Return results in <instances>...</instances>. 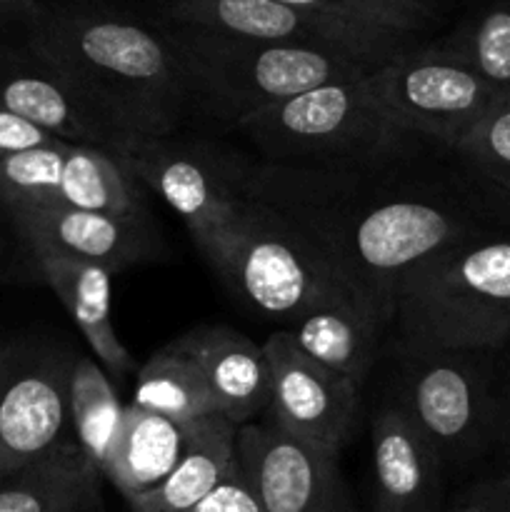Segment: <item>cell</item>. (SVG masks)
I'll return each instance as SVG.
<instances>
[{
	"instance_id": "7a4b0ae2",
	"label": "cell",
	"mask_w": 510,
	"mask_h": 512,
	"mask_svg": "<svg viewBox=\"0 0 510 512\" xmlns=\"http://www.w3.org/2000/svg\"><path fill=\"white\" fill-rule=\"evenodd\" d=\"M25 43L88 100L128 153L175 135L190 115L178 53L153 15L115 0H40Z\"/></svg>"
},
{
	"instance_id": "7402d4cb",
	"label": "cell",
	"mask_w": 510,
	"mask_h": 512,
	"mask_svg": "<svg viewBox=\"0 0 510 512\" xmlns=\"http://www.w3.org/2000/svg\"><path fill=\"white\" fill-rule=\"evenodd\" d=\"M185 428L140 405H125L123 423L113 440L103 478L118 488L125 500L153 490L168 478L183 453Z\"/></svg>"
},
{
	"instance_id": "83f0119b",
	"label": "cell",
	"mask_w": 510,
	"mask_h": 512,
	"mask_svg": "<svg viewBox=\"0 0 510 512\" xmlns=\"http://www.w3.org/2000/svg\"><path fill=\"white\" fill-rule=\"evenodd\" d=\"M438 45L498 93H510V0H483Z\"/></svg>"
},
{
	"instance_id": "52a82bcc",
	"label": "cell",
	"mask_w": 510,
	"mask_h": 512,
	"mask_svg": "<svg viewBox=\"0 0 510 512\" xmlns=\"http://www.w3.org/2000/svg\"><path fill=\"white\" fill-rule=\"evenodd\" d=\"M393 403L443 460L463 470L498 455L490 350H423L393 338Z\"/></svg>"
},
{
	"instance_id": "6da1fadb",
	"label": "cell",
	"mask_w": 510,
	"mask_h": 512,
	"mask_svg": "<svg viewBox=\"0 0 510 512\" xmlns=\"http://www.w3.org/2000/svg\"><path fill=\"white\" fill-rule=\"evenodd\" d=\"M365 170L255 163L250 198L278 213L345 283L395 318L405 275L483 230L458 205L420 190L373 185Z\"/></svg>"
},
{
	"instance_id": "3957f363",
	"label": "cell",
	"mask_w": 510,
	"mask_h": 512,
	"mask_svg": "<svg viewBox=\"0 0 510 512\" xmlns=\"http://www.w3.org/2000/svg\"><path fill=\"white\" fill-rule=\"evenodd\" d=\"M395 340L423 350L510 343V235L478 233L415 265L398 288Z\"/></svg>"
},
{
	"instance_id": "d6986e66",
	"label": "cell",
	"mask_w": 510,
	"mask_h": 512,
	"mask_svg": "<svg viewBox=\"0 0 510 512\" xmlns=\"http://www.w3.org/2000/svg\"><path fill=\"white\" fill-rule=\"evenodd\" d=\"M393 320L378 303L345 300L310 310L285 330H290L305 355L363 388Z\"/></svg>"
},
{
	"instance_id": "484cf974",
	"label": "cell",
	"mask_w": 510,
	"mask_h": 512,
	"mask_svg": "<svg viewBox=\"0 0 510 512\" xmlns=\"http://www.w3.org/2000/svg\"><path fill=\"white\" fill-rule=\"evenodd\" d=\"M133 405L180 425L218 413L203 370L178 340L163 345L138 370Z\"/></svg>"
},
{
	"instance_id": "9a60e30c",
	"label": "cell",
	"mask_w": 510,
	"mask_h": 512,
	"mask_svg": "<svg viewBox=\"0 0 510 512\" xmlns=\"http://www.w3.org/2000/svg\"><path fill=\"white\" fill-rule=\"evenodd\" d=\"M0 105L75 145H95L123 158V140L88 100L25 40L0 38Z\"/></svg>"
},
{
	"instance_id": "30bf717a",
	"label": "cell",
	"mask_w": 510,
	"mask_h": 512,
	"mask_svg": "<svg viewBox=\"0 0 510 512\" xmlns=\"http://www.w3.org/2000/svg\"><path fill=\"white\" fill-rule=\"evenodd\" d=\"M75 355L45 340L0 350V478L28 468L70 438L68 380Z\"/></svg>"
},
{
	"instance_id": "5bb4252c",
	"label": "cell",
	"mask_w": 510,
	"mask_h": 512,
	"mask_svg": "<svg viewBox=\"0 0 510 512\" xmlns=\"http://www.w3.org/2000/svg\"><path fill=\"white\" fill-rule=\"evenodd\" d=\"M0 218L28 253L63 255L100 265L113 275L158 255V235L148 218L90 213L68 205L8 210Z\"/></svg>"
},
{
	"instance_id": "836d02e7",
	"label": "cell",
	"mask_w": 510,
	"mask_h": 512,
	"mask_svg": "<svg viewBox=\"0 0 510 512\" xmlns=\"http://www.w3.org/2000/svg\"><path fill=\"white\" fill-rule=\"evenodd\" d=\"M443 512H500V508L495 505L493 495H490L488 483L480 480V483H473L465 490H460L450 503H445Z\"/></svg>"
},
{
	"instance_id": "7c38bea8",
	"label": "cell",
	"mask_w": 510,
	"mask_h": 512,
	"mask_svg": "<svg viewBox=\"0 0 510 512\" xmlns=\"http://www.w3.org/2000/svg\"><path fill=\"white\" fill-rule=\"evenodd\" d=\"M238 463L263 512H358L338 455L308 448L270 420L240 425Z\"/></svg>"
},
{
	"instance_id": "e575fe53",
	"label": "cell",
	"mask_w": 510,
	"mask_h": 512,
	"mask_svg": "<svg viewBox=\"0 0 510 512\" xmlns=\"http://www.w3.org/2000/svg\"><path fill=\"white\" fill-rule=\"evenodd\" d=\"M395 3H400L403 8L413 10L415 15H420L423 20H428L430 25L435 23V20L440 18V13H443L445 8H448L453 0H395Z\"/></svg>"
},
{
	"instance_id": "e0dca14e",
	"label": "cell",
	"mask_w": 510,
	"mask_h": 512,
	"mask_svg": "<svg viewBox=\"0 0 510 512\" xmlns=\"http://www.w3.org/2000/svg\"><path fill=\"white\" fill-rule=\"evenodd\" d=\"M175 340L200 365L223 418L240 428L265 413L270 373L263 345L228 325H198Z\"/></svg>"
},
{
	"instance_id": "8d00e7d4",
	"label": "cell",
	"mask_w": 510,
	"mask_h": 512,
	"mask_svg": "<svg viewBox=\"0 0 510 512\" xmlns=\"http://www.w3.org/2000/svg\"><path fill=\"white\" fill-rule=\"evenodd\" d=\"M5 220L0 218V275L8 270V263H10V240L8 235H5Z\"/></svg>"
},
{
	"instance_id": "ac0fdd59",
	"label": "cell",
	"mask_w": 510,
	"mask_h": 512,
	"mask_svg": "<svg viewBox=\"0 0 510 512\" xmlns=\"http://www.w3.org/2000/svg\"><path fill=\"white\" fill-rule=\"evenodd\" d=\"M40 280L55 293V298L68 310L70 320L85 343L90 355L103 365L110 380L123 383L135 370L133 355L118 338L113 323V278L110 270L93 263L63 258L50 253H30Z\"/></svg>"
},
{
	"instance_id": "2e32d148",
	"label": "cell",
	"mask_w": 510,
	"mask_h": 512,
	"mask_svg": "<svg viewBox=\"0 0 510 512\" xmlns=\"http://www.w3.org/2000/svg\"><path fill=\"white\" fill-rule=\"evenodd\" d=\"M370 475L375 512H443L445 470L410 420L383 403L370 418Z\"/></svg>"
},
{
	"instance_id": "1f68e13d",
	"label": "cell",
	"mask_w": 510,
	"mask_h": 512,
	"mask_svg": "<svg viewBox=\"0 0 510 512\" xmlns=\"http://www.w3.org/2000/svg\"><path fill=\"white\" fill-rule=\"evenodd\" d=\"M53 140H60V138L45 133L43 128L28 123L25 118L10 113L8 108L0 105V163H3L5 158H10V155L23 153V150H30V148H38V145H48L53 143Z\"/></svg>"
},
{
	"instance_id": "74e56055",
	"label": "cell",
	"mask_w": 510,
	"mask_h": 512,
	"mask_svg": "<svg viewBox=\"0 0 510 512\" xmlns=\"http://www.w3.org/2000/svg\"><path fill=\"white\" fill-rule=\"evenodd\" d=\"M140 3H145V5H150V10H160V8H165V5H170V3H175V0H140Z\"/></svg>"
},
{
	"instance_id": "277c9868",
	"label": "cell",
	"mask_w": 510,
	"mask_h": 512,
	"mask_svg": "<svg viewBox=\"0 0 510 512\" xmlns=\"http://www.w3.org/2000/svg\"><path fill=\"white\" fill-rule=\"evenodd\" d=\"M163 28L183 68L190 113L198 110L235 130L268 105L378 68L335 50L223 38L168 23Z\"/></svg>"
},
{
	"instance_id": "f546056e",
	"label": "cell",
	"mask_w": 510,
	"mask_h": 512,
	"mask_svg": "<svg viewBox=\"0 0 510 512\" xmlns=\"http://www.w3.org/2000/svg\"><path fill=\"white\" fill-rule=\"evenodd\" d=\"M185 512H263V508H260L258 495L250 488L248 478H245L243 468L235 458L223 480L198 505Z\"/></svg>"
},
{
	"instance_id": "ffe728a7",
	"label": "cell",
	"mask_w": 510,
	"mask_h": 512,
	"mask_svg": "<svg viewBox=\"0 0 510 512\" xmlns=\"http://www.w3.org/2000/svg\"><path fill=\"white\" fill-rule=\"evenodd\" d=\"M185 443L168 478L125 500L130 512H185L223 480L238 458V425L220 413L183 423Z\"/></svg>"
},
{
	"instance_id": "ba28073f",
	"label": "cell",
	"mask_w": 510,
	"mask_h": 512,
	"mask_svg": "<svg viewBox=\"0 0 510 512\" xmlns=\"http://www.w3.org/2000/svg\"><path fill=\"white\" fill-rule=\"evenodd\" d=\"M143 188L158 195L208 255L250 200L255 163L205 140L165 135L120 158Z\"/></svg>"
},
{
	"instance_id": "603a6c76",
	"label": "cell",
	"mask_w": 510,
	"mask_h": 512,
	"mask_svg": "<svg viewBox=\"0 0 510 512\" xmlns=\"http://www.w3.org/2000/svg\"><path fill=\"white\" fill-rule=\"evenodd\" d=\"M450 153L475 213L510 225V93Z\"/></svg>"
},
{
	"instance_id": "d4e9b609",
	"label": "cell",
	"mask_w": 510,
	"mask_h": 512,
	"mask_svg": "<svg viewBox=\"0 0 510 512\" xmlns=\"http://www.w3.org/2000/svg\"><path fill=\"white\" fill-rule=\"evenodd\" d=\"M125 405L120 403L113 380L93 355H75L68 380V428L70 440L83 458L103 478L113 440L123 423Z\"/></svg>"
},
{
	"instance_id": "5b68a950",
	"label": "cell",
	"mask_w": 510,
	"mask_h": 512,
	"mask_svg": "<svg viewBox=\"0 0 510 512\" xmlns=\"http://www.w3.org/2000/svg\"><path fill=\"white\" fill-rule=\"evenodd\" d=\"M368 75L268 105L240 123L238 133L255 145L260 163L278 168H383L398 158L408 138L380 113Z\"/></svg>"
},
{
	"instance_id": "8fae6325",
	"label": "cell",
	"mask_w": 510,
	"mask_h": 512,
	"mask_svg": "<svg viewBox=\"0 0 510 512\" xmlns=\"http://www.w3.org/2000/svg\"><path fill=\"white\" fill-rule=\"evenodd\" d=\"M263 350L270 373L265 420L308 448L340 455L358 420V385L305 355L285 328L270 333Z\"/></svg>"
},
{
	"instance_id": "d590c367",
	"label": "cell",
	"mask_w": 510,
	"mask_h": 512,
	"mask_svg": "<svg viewBox=\"0 0 510 512\" xmlns=\"http://www.w3.org/2000/svg\"><path fill=\"white\" fill-rule=\"evenodd\" d=\"M485 483H488L490 495H493L500 512H510V470L495 475V478H488Z\"/></svg>"
},
{
	"instance_id": "d6a6232c",
	"label": "cell",
	"mask_w": 510,
	"mask_h": 512,
	"mask_svg": "<svg viewBox=\"0 0 510 512\" xmlns=\"http://www.w3.org/2000/svg\"><path fill=\"white\" fill-rule=\"evenodd\" d=\"M40 0H0V38L25 40L38 18Z\"/></svg>"
},
{
	"instance_id": "cb8c5ba5",
	"label": "cell",
	"mask_w": 510,
	"mask_h": 512,
	"mask_svg": "<svg viewBox=\"0 0 510 512\" xmlns=\"http://www.w3.org/2000/svg\"><path fill=\"white\" fill-rule=\"evenodd\" d=\"M55 205L123 218H148L143 185L118 155L95 145H70Z\"/></svg>"
},
{
	"instance_id": "44dd1931",
	"label": "cell",
	"mask_w": 510,
	"mask_h": 512,
	"mask_svg": "<svg viewBox=\"0 0 510 512\" xmlns=\"http://www.w3.org/2000/svg\"><path fill=\"white\" fill-rule=\"evenodd\" d=\"M100 503V473L73 440L28 468L0 478V512H93Z\"/></svg>"
},
{
	"instance_id": "4316f807",
	"label": "cell",
	"mask_w": 510,
	"mask_h": 512,
	"mask_svg": "<svg viewBox=\"0 0 510 512\" xmlns=\"http://www.w3.org/2000/svg\"><path fill=\"white\" fill-rule=\"evenodd\" d=\"M280 3L328 20L393 55L413 48L418 33L430 25L428 20L395 0H280Z\"/></svg>"
},
{
	"instance_id": "8992f818",
	"label": "cell",
	"mask_w": 510,
	"mask_h": 512,
	"mask_svg": "<svg viewBox=\"0 0 510 512\" xmlns=\"http://www.w3.org/2000/svg\"><path fill=\"white\" fill-rule=\"evenodd\" d=\"M203 258L235 300L285 328L325 305L370 300L345 283L278 213L253 198Z\"/></svg>"
},
{
	"instance_id": "4dcf8cb0",
	"label": "cell",
	"mask_w": 510,
	"mask_h": 512,
	"mask_svg": "<svg viewBox=\"0 0 510 512\" xmlns=\"http://www.w3.org/2000/svg\"><path fill=\"white\" fill-rule=\"evenodd\" d=\"M490 368H493V398L495 415H498V455L510 465V343L490 350Z\"/></svg>"
},
{
	"instance_id": "4fadbf2b",
	"label": "cell",
	"mask_w": 510,
	"mask_h": 512,
	"mask_svg": "<svg viewBox=\"0 0 510 512\" xmlns=\"http://www.w3.org/2000/svg\"><path fill=\"white\" fill-rule=\"evenodd\" d=\"M150 15L175 28L203 30L255 43L335 50L373 65H383L385 60L395 58L380 45L358 38L328 20L290 8L280 0H175Z\"/></svg>"
},
{
	"instance_id": "f35d334b",
	"label": "cell",
	"mask_w": 510,
	"mask_h": 512,
	"mask_svg": "<svg viewBox=\"0 0 510 512\" xmlns=\"http://www.w3.org/2000/svg\"><path fill=\"white\" fill-rule=\"evenodd\" d=\"M3 343H5V338H0V350H3Z\"/></svg>"
},
{
	"instance_id": "9c48e42d",
	"label": "cell",
	"mask_w": 510,
	"mask_h": 512,
	"mask_svg": "<svg viewBox=\"0 0 510 512\" xmlns=\"http://www.w3.org/2000/svg\"><path fill=\"white\" fill-rule=\"evenodd\" d=\"M380 113L405 138L453 148L500 100L470 65L438 43L413 45L368 75Z\"/></svg>"
},
{
	"instance_id": "f1b7e54d",
	"label": "cell",
	"mask_w": 510,
	"mask_h": 512,
	"mask_svg": "<svg viewBox=\"0 0 510 512\" xmlns=\"http://www.w3.org/2000/svg\"><path fill=\"white\" fill-rule=\"evenodd\" d=\"M68 140L23 150L0 163V215L20 208H45L58 200Z\"/></svg>"
}]
</instances>
